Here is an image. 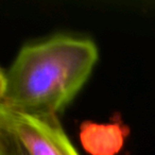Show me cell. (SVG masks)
Segmentation results:
<instances>
[{
    "mask_svg": "<svg viewBox=\"0 0 155 155\" xmlns=\"http://www.w3.org/2000/svg\"><path fill=\"white\" fill-rule=\"evenodd\" d=\"M99 58L93 39L55 34L24 45L0 72V106L35 116H58L81 91Z\"/></svg>",
    "mask_w": 155,
    "mask_h": 155,
    "instance_id": "1",
    "label": "cell"
},
{
    "mask_svg": "<svg viewBox=\"0 0 155 155\" xmlns=\"http://www.w3.org/2000/svg\"><path fill=\"white\" fill-rule=\"evenodd\" d=\"M0 155H30L19 140L0 127Z\"/></svg>",
    "mask_w": 155,
    "mask_h": 155,
    "instance_id": "4",
    "label": "cell"
},
{
    "mask_svg": "<svg viewBox=\"0 0 155 155\" xmlns=\"http://www.w3.org/2000/svg\"><path fill=\"white\" fill-rule=\"evenodd\" d=\"M129 134V127L123 123L119 114L107 123L86 120L80 125L81 144L91 155H117Z\"/></svg>",
    "mask_w": 155,
    "mask_h": 155,
    "instance_id": "3",
    "label": "cell"
},
{
    "mask_svg": "<svg viewBox=\"0 0 155 155\" xmlns=\"http://www.w3.org/2000/svg\"><path fill=\"white\" fill-rule=\"evenodd\" d=\"M0 127L14 135L30 155H80L58 116H35L0 106Z\"/></svg>",
    "mask_w": 155,
    "mask_h": 155,
    "instance_id": "2",
    "label": "cell"
}]
</instances>
